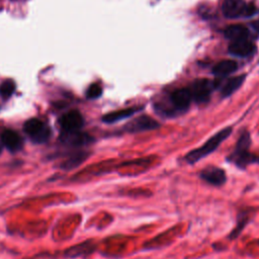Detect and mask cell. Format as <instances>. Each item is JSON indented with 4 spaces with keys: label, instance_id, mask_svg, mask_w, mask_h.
I'll return each mask as SVG.
<instances>
[{
    "label": "cell",
    "instance_id": "e0dca14e",
    "mask_svg": "<svg viewBox=\"0 0 259 259\" xmlns=\"http://www.w3.org/2000/svg\"><path fill=\"white\" fill-rule=\"evenodd\" d=\"M89 155L90 154L86 151L76 152V153L72 154L67 160L62 162L60 167L65 170H72V169L78 167L79 165H81L89 157Z\"/></svg>",
    "mask_w": 259,
    "mask_h": 259
},
{
    "label": "cell",
    "instance_id": "2e32d148",
    "mask_svg": "<svg viewBox=\"0 0 259 259\" xmlns=\"http://www.w3.org/2000/svg\"><path fill=\"white\" fill-rule=\"evenodd\" d=\"M245 77V75H239L228 79L221 88V95L223 97H228L232 95L236 90H238L242 86Z\"/></svg>",
    "mask_w": 259,
    "mask_h": 259
},
{
    "label": "cell",
    "instance_id": "7a4b0ae2",
    "mask_svg": "<svg viewBox=\"0 0 259 259\" xmlns=\"http://www.w3.org/2000/svg\"><path fill=\"white\" fill-rule=\"evenodd\" d=\"M233 127L232 126H226L222 128L221 131L217 132L213 136H211L209 139H207L200 147L188 152L184 156V160L187 164L193 165L197 163L198 161L202 160L204 157L208 156L212 152H214L221 144L229 138V136L232 134Z\"/></svg>",
    "mask_w": 259,
    "mask_h": 259
},
{
    "label": "cell",
    "instance_id": "ffe728a7",
    "mask_svg": "<svg viewBox=\"0 0 259 259\" xmlns=\"http://www.w3.org/2000/svg\"><path fill=\"white\" fill-rule=\"evenodd\" d=\"M15 90V84L12 80H5L0 85V95L3 98H9Z\"/></svg>",
    "mask_w": 259,
    "mask_h": 259
},
{
    "label": "cell",
    "instance_id": "30bf717a",
    "mask_svg": "<svg viewBox=\"0 0 259 259\" xmlns=\"http://www.w3.org/2000/svg\"><path fill=\"white\" fill-rule=\"evenodd\" d=\"M199 177L213 186H221L227 181L226 171L217 166H208L199 172Z\"/></svg>",
    "mask_w": 259,
    "mask_h": 259
},
{
    "label": "cell",
    "instance_id": "ac0fdd59",
    "mask_svg": "<svg viewBox=\"0 0 259 259\" xmlns=\"http://www.w3.org/2000/svg\"><path fill=\"white\" fill-rule=\"evenodd\" d=\"M238 68V65L236 62L232 60H223L219 62L214 67L212 68V74L219 77L230 75L231 73H234Z\"/></svg>",
    "mask_w": 259,
    "mask_h": 259
},
{
    "label": "cell",
    "instance_id": "52a82bcc",
    "mask_svg": "<svg viewBox=\"0 0 259 259\" xmlns=\"http://www.w3.org/2000/svg\"><path fill=\"white\" fill-rule=\"evenodd\" d=\"M169 101L171 104V109L174 115H176V113H181L188 109L192 101V97L189 89L180 88L171 93Z\"/></svg>",
    "mask_w": 259,
    "mask_h": 259
},
{
    "label": "cell",
    "instance_id": "7c38bea8",
    "mask_svg": "<svg viewBox=\"0 0 259 259\" xmlns=\"http://www.w3.org/2000/svg\"><path fill=\"white\" fill-rule=\"evenodd\" d=\"M255 52L254 44L248 38L232 41L229 46V53L233 56L245 58L252 55Z\"/></svg>",
    "mask_w": 259,
    "mask_h": 259
},
{
    "label": "cell",
    "instance_id": "8992f818",
    "mask_svg": "<svg viewBox=\"0 0 259 259\" xmlns=\"http://www.w3.org/2000/svg\"><path fill=\"white\" fill-rule=\"evenodd\" d=\"M160 126V123L151 116L140 115L130 120L124 126L123 131L130 134H137L146 131H153Z\"/></svg>",
    "mask_w": 259,
    "mask_h": 259
},
{
    "label": "cell",
    "instance_id": "5bb4252c",
    "mask_svg": "<svg viewBox=\"0 0 259 259\" xmlns=\"http://www.w3.org/2000/svg\"><path fill=\"white\" fill-rule=\"evenodd\" d=\"M95 250V245L92 241H86L79 245L70 247L65 251V256L70 258H76L84 255H89Z\"/></svg>",
    "mask_w": 259,
    "mask_h": 259
},
{
    "label": "cell",
    "instance_id": "7402d4cb",
    "mask_svg": "<svg viewBox=\"0 0 259 259\" xmlns=\"http://www.w3.org/2000/svg\"><path fill=\"white\" fill-rule=\"evenodd\" d=\"M254 27H255L257 30H259V20H257V21L254 23Z\"/></svg>",
    "mask_w": 259,
    "mask_h": 259
},
{
    "label": "cell",
    "instance_id": "6da1fadb",
    "mask_svg": "<svg viewBox=\"0 0 259 259\" xmlns=\"http://www.w3.org/2000/svg\"><path fill=\"white\" fill-rule=\"evenodd\" d=\"M251 137L247 130H244L236 143L232 153L227 157V160L240 169H246L251 164L259 163V157L251 153Z\"/></svg>",
    "mask_w": 259,
    "mask_h": 259
},
{
    "label": "cell",
    "instance_id": "3957f363",
    "mask_svg": "<svg viewBox=\"0 0 259 259\" xmlns=\"http://www.w3.org/2000/svg\"><path fill=\"white\" fill-rule=\"evenodd\" d=\"M256 10L254 4H246L243 0H225L222 5V12L227 18L252 16Z\"/></svg>",
    "mask_w": 259,
    "mask_h": 259
},
{
    "label": "cell",
    "instance_id": "4fadbf2b",
    "mask_svg": "<svg viewBox=\"0 0 259 259\" xmlns=\"http://www.w3.org/2000/svg\"><path fill=\"white\" fill-rule=\"evenodd\" d=\"M143 107L141 106H136V107H128V108H123L119 110H114L111 112H108L102 116V121L105 123H114L119 120H122L124 118L131 117L135 113L139 112Z\"/></svg>",
    "mask_w": 259,
    "mask_h": 259
},
{
    "label": "cell",
    "instance_id": "603a6c76",
    "mask_svg": "<svg viewBox=\"0 0 259 259\" xmlns=\"http://www.w3.org/2000/svg\"><path fill=\"white\" fill-rule=\"evenodd\" d=\"M1 151H2V150H1V147H0V154H1Z\"/></svg>",
    "mask_w": 259,
    "mask_h": 259
},
{
    "label": "cell",
    "instance_id": "5b68a950",
    "mask_svg": "<svg viewBox=\"0 0 259 259\" xmlns=\"http://www.w3.org/2000/svg\"><path fill=\"white\" fill-rule=\"evenodd\" d=\"M215 83L207 79L195 80L189 88L192 100L196 103L202 104L208 102L212 90L215 88Z\"/></svg>",
    "mask_w": 259,
    "mask_h": 259
},
{
    "label": "cell",
    "instance_id": "44dd1931",
    "mask_svg": "<svg viewBox=\"0 0 259 259\" xmlns=\"http://www.w3.org/2000/svg\"><path fill=\"white\" fill-rule=\"evenodd\" d=\"M101 94H102V88L100 85H98L96 83L91 84L86 91V96L89 99H96V98L100 97Z\"/></svg>",
    "mask_w": 259,
    "mask_h": 259
},
{
    "label": "cell",
    "instance_id": "9a60e30c",
    "mask_svg": "<svg viewBox=\"0 0 259 259\" xmlns=\"http://www.w3.org/2000/svg\"><path fill=\"white\" fill-rule=\"evenodd\" d=\"M225 36L232 40V41H236V40H240V39H244V38H248L249 35V31L247 29L246 26L241 25V24H234V25H230L228 26L225 31H224Z\"/></svg>",
    "mask_w": 259,
    "mask_h": 259
},
{
    "label": "cell",
    "instance_id": "277c9868",
    "mask_svg": "<svg viewBox=\"0 0 259 259\" xmlns=\"http://www.w3.org/2000/svg\"><path fill=\"white\" fill-rule=\"evenodd\" d=\"M23 130L29 139L36 144L46 143L51 138L50 127L38 118H29L23 124Z\"/></svg>",
    "mask_w": 259,
    "mask_h": 259
},
{
    "label": "cell",
    "instance_id": "9c48e42d",
    "mask_svg": "<svg viewBox=\"0 0 259 259\" xmlns=\"http://www.w3.org/2000/svg\"><path fill=\"white\" fill-rule=\"evenodd\" d=\"M59 123L61 125L62 131L75 132L80 131L83 127L84 118L78 110H71L60 117Z\"/></svg>",
    "mask_w": 259,
    "mask_h": 259
},
{
    "label": "cell",
    "instance_id": "d6986e66",
    "mask_svg": "<svg viewBox=\"0 0 259 259\" xmlns=\"http://www.w3.org/2000/svg\"><path fill=\"white\" fill-rule=\"evenodd\" d=\"M250 210L249 209H246L244 211H241L239 214H238V220H237V225L236 227L234 228V230L232 231V233L230 234V239H235L237 238L242 230L245 228V226L248 224L249 220H250Z\"/></svg>",
    "mask_w": 259,
    "mask_h": 259
},
{
    "label": "cell",
    "instance_id": "ba28073f",
    "mask_svg": "<svg viewBox=\"0 0 259 259\" xmlns=\"http://www.w3.org/2000/svg\"><path fill=\"white\" fill-rule=\"evenodd\" d=\"M60 141L65 146L71 147V148H81L88 146L94 142V139L86 134L82 133L80 131L75 132H65L62 131V134L60 136Z\"/></svg>",
    "mask_w": 259,
    "mask_h": 259
},
{
    "label": "cell",
    "instance_id": "8fae6325",
    "mask_svg": "<svg viewBox=\"0 0 259 259\" xmlns=\"http://www.w3.org/2000/svg\"><path fill=\"white\" fill-rule=\"evenodd\" d=\"M1 142L10 152H18L23 147L21 136L13 130L6 128L1 133Z\"/></svg>",
    "mask_w": 259,
    "mask_h": 259
}]
</instances>
